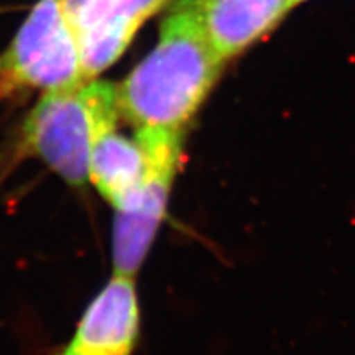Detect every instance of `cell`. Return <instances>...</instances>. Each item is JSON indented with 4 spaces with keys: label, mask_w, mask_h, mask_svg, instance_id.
Wrapping results in <instances>:
<instances>
[{
    "label": "cell",
    "mask_w": 355,
    "mask_h": 355,
    "mask_svg": "<svg viewBox=\"0 0 355 355\" xmlns=\"http://www.w3.org/2000/svg\"><path fill=\"white\" fill-rule=\"evenodd\" d=\"M224 63L204 32L198 0H176L153 50L115 84L121 119L135 128L184 132Z\"/></svg>",
    "instance_id": "1"
},
{
    "label": "cell",
    "mask_w": 355,
    "mask_h": 355,
    "mask_svg": "<svg viewBox=\"0 0 355 355\" xmlns=\"http://www.w3.org/2000/svg\"><path fill=\"white\" fill-rule=\"evenodd\" d=\"M84 83L76 38L60 0H40L0 55V97L21 89L50 92Z\"/></svg>",
    "instance_id": "2"
},
{
    "label": "cell",
    "mask_w": 355,
    "mask_h": 355,
    "mask_svg": "<svg viewBox=\"0 0 355 355\" xmlns=\"http://www.w3.org/2000/svg\"><path fill=\"white\" fill-rule=\"evenodd\" d=\"M146 155V176L128 211L117 212L114 225V275L135 277L165 216L168 196L183 148V132L137 128Z\"/></svg>",
    "instance_id": "3"
},
{
    "label": "cell",
    "mask_w": 355,
    "mask_h": 355,
    "mask_svg": "<svg viewBox=\"0 0 355 355\" xmlns=\"http://www.w3.org/2000/svg\"><path fill=\"white\" fill-rule=\"evenodd\" d=\"M92 114L86 83L44 92L24 127L21 146L73 186L89 180Z\"/></svg>",
    "instance_id": "4"
},
{
    "label": "cell",
    "mask_w": 355,
    "mask_h": 355,
    "mask_svg": "<svg viewBox=\"0 0 355 355\" xmlns=\"http://www.w3.org/2000/svg\"><path fill=\"white\" fill-rule=\"evenodd\" d=\"M92 114V140L89 153V180L117 212L135 204L146 176V155L139 140H128L117 132L121 119L115 84L86 83Z\"/></svg>",
    "instance_id": "5"
},
{
    "label": "cell",
    "mask_w": 355,
    "mask_h": 355,
    "mask_svg": "<svg viewBox=\"0 0 355 355\" xmlns=\"http://www.w3.org/2000/svg\"><path fill=\"white\" fill-rule=\"evenodd\" d=\"M139 321L133 279L114 275L89 304L76 334L61 355H132Z\"/></svg>",
    "instance_id": "6"
},
{
    "label": "cell",
    "mask_w": 355,
    "mask_h": 355,
    "mask_svg": "<svg viewBox=\"0 0 355 355\" xmlns=\"http://www.w3.org/2000/svg\"><path fill=\"white\" fill-rule=\"evenodd\" d=\"M204 32L224 61L241 55L277 28L291 0H198Z\"/></svg>",
    "instance_id": "7"
},
{
    "label": "cell",
    "mask_w": 355,
    "mask_h": 355,
    "mask_svg": "<svg viewBox=\"0 0 355 355\" xmlns=\"http://www.w3.org/2000/svg\"><path fill=\"white\" fill-rule=\"evenodd\" d=\"M176 0H121L112 15L78 40L86 71L101 74L123 55L146 20Z\"/></svg>",
    "instance_id": "8"
},
{
    "label": "cell",
    "mask_w": 355,
    "mask_h": 355,
    "mask_svg": "<svg viewBox=\"0 0 355 355\" xmlns=\"http://www.w3.org/2000/svg\"><path fill=\"white\" fill-rule=\"evenodd\" d=\"M121 0H60L71 32L78 40L109 19Z\"/></svg>",
    "instance_id": "9"
},
{
    "label": "cell",
    "mask_w": 355,
    "mask_h": 355,
    "mask_svg": "<svg viewBox=\"0 0 355 355\" xmlns=\"http://www.w3.org/2000/svg\"><path fill=\"white\" fill-rule=\"evenodd\" d=\"M293 3H295V6H298V3H301V2H306V0H291Z\"/></svg>",
    "instance_id": "10"
}]
</instances>
